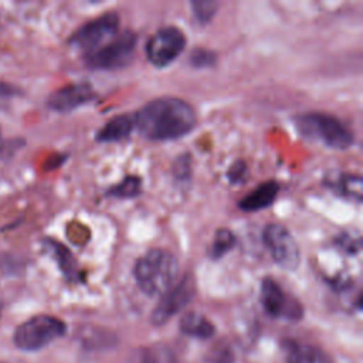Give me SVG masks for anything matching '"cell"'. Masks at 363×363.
Segmentation results:
<instances>
[{
    "label": "cell",
    "instance_id": "1",
    "mask_svg": "<svg viewBox=\"0 0 363 363\" xmlns=\"http://www.w3.org/2000/svg\"><path fill=\"white\" fill-rule=\"evenodd\" d=\"M135 116V128L149 140H173L191 132L197 116L191 105L180 98L162 96L147 102Z\"/></svg>",
    "mask_w": 363,
    "mask_h": 363
},
{
    "label": "cell",
    "instance_id": "19",
    "mask_svg": "<svg viewBox=\"0 0 363 363\" xmlns=\"http://www.w3.org/2000/svg\"><path fill=\"white\" fill-rule=\"evenodd\" d=\"M193 16L200 24H207L217 13L218 3L214 0H193L190 3Z\"/></svg>",
    "mask_w": 363,
    "mask_h": 363
},
{
    "label": "cell",
    "instance_id": "11",
    "mask_svg": "<svg viewBox=\"0 0 363 363\" xmlns=\"http://www.w3.org/2000/svg\"><path fill=\"white\" fill-rule=\"evenodd\" d=\"M95 98V91L86 82L69 84L48 96V106L57 112H71L81 105L91 102Z\"/></svg>",
    "mask_w": 363,
    "mask_h": 363
},
{
    "label": "cell",
    "instance_id": "10",
    "mask_svg": "<svg viewBox=\"0 0 363 363\" xmlns=\"http://www.w3.org/2000/svg\"><path fill=\"white\" fill-rule=\"evenodd\" d=\"M194 292V279L190 275H186L177 285H173L167 292L162 295V299L153 309L152 322L155 325L166 323L193 299Z\"/></svg>",
    "mask_w": 363,
    "mask_h": 363
},
{
    "label": "cell",
    "instance_id": "6",
    "mask_svg": "<svg viewBox=\"0 0 363 363\" xmlns=\"http://www.w3.org/2000/svg\"><path fill=\"white\" fill-rule=\"evenodd\" d=\"M118 28L119 16L109 11L79 27L69 38V44L86 55L111 41L118 34Z\"/></svg>",
    "mask_w": 363,
    "mask_h": 363
},
{
    "label": "cell",
    "instance_id": "8",
    "mask_svg": "<svg viewBox=\"0 0 363 363\" xmlns=\"http://www.w3.org/2000/svg\"><path fill=\"white\" fill-rule=\"evenodd\" d=\"M262 237L272 259L279 267L289 271L298 268L301 262V251L286 227L281 224H268L262 233Z\"/></svg>",
    "mask_w": 363,
    "mask_h": 363
},
{
    "label": "cell",
    "instance_id": "9",
    "mask_svg": "<svg viewBox=\"0 0 363 363\" xmlns=\"http://www.w3.org/2000/svg\"><path fill=\"white\" fill-rule=\"evenodd\" d=\"M261 303L264 311L272 318L295 320L299 319L303 312L301 303L291 298L272 278H265L261 282Z\"/></svg>",
    "mask_w": 363,
    "mask_h": 363
},
{
    "label": "cell",
    "instance_id": "21",
    "mask_svg": "<svg viewBox=\"0 0 363 363\" xmlns=\"http://www.w3.org/2000/svg\"><path fill=\"white\" fill-rule=\"evenodd\" d=\"M217 60L216 52L207 50V48H196L190 54V64L194 68H206V67H213Z\"/></svg>",
    "mask_w": 363,
    "mask_h": 363
},
{
    "label": "cell",
    "instance_id": "4",
    "mask_svg": "<svg viewBox=\"0 0 363 363\" xmlns=\"http://www.w3.org/2000/svg\"><path fill=\"white\" fill-rule=\"evenodd\" d=\"M136 44L138 37L133 31H122L98 50L84 55L85 64L92 69L105 71L125 68L133 60Z\"/></svg>",
    "mask_w": 363,
    "mask_h": 363
},
{
    "label": "cell",
    "instance_id": "18",
    "mask_svg": "<svg viewBox=\"0 0 363 363\" xmlns=\"http://www.w3.org/2000/svg\"><path fill=\"white\" fill-rule=\"evenodd\" d=\"M142 180L138 176H126L121 183L111 187L106 196L118 197V199H132L140 193Z\"/></svg>",
    "mask_w": 363,
    "mask_h": 363
},
{
    "label": "cell",
    "instance_id": "17",
    "mask_svg": "<svg viewBox=\"0 0 363 363\" xmlns=\"http://www.w3.org/2000/svg\"><path fill=\"white\" fill-rule=\"evenodd\" d=\"M235 235L228 228H218L214 234L213 242L210 245L211 259H220L235 245Z\"/></svg>",
    "mask_w": 363,
    "mask_h": 363
},
{
    "label": "cell",
    "instance_id": "20",
    "mask_svg": "<svg viewBox=\"0 0 363 363\" xmlns=\"http://www.w3.org/2000/svg\"><path fill=\"white\" fill-rule=\"evenodd\" d=\"M173 176L176 179V182L184 184V183H190L191 179V159L190 155H180L176 157L174 163H173Z\"/></svg>",
    "mask_w": 363,
    "mask_h": 363
},
{
    "label": "cell",
    "instance_id": "13",
    "mask_svg": "<svg viewBox=\"0 0 363 363\" xmlns=\"http://www.w3.org/2000/svg\"><path fill=\"white\" fill-rule=\"evenodd\" d=\"M135 129V116L122 113L118 116H113L109 119L104 128H101L96 133V140L102 143H111V142H119L132 133Z\"/></svg>",
    "mask_w": 363,
    "mask_h": 363
},
{
    "label": "cell",
    "instance_id": "5",
    "mask_svg": "<svg viewBox=\"0 0 363 363\" xmlns=\"http://www.w3.org/2000/svg\"><path fill=\"white\" fill-rule=\"evenodd\" d=\"M65 323L50 315H37L21 323L14 332V343L23 350H38L65 333Z\"/></svg>",
    "mask_w": 363,
    "mask_h": 363
},
{
    "label": "cell",
    "instance_id": "14",
    "mask_svg": "<svg viewBox=\"0 0 363 363\" xmlns=\"http://www.w3.org/2000/svg\"><path fill=\"white\" fill-rule=\"evenodd\" d=\"M326 184L336 191L337 194L354 200L357 203L362 201L363 194V180L359 174H349V173H337L326 180Z\"/></svg>",
    "mask_w": 363,
    "mask_h": 363
},
{
    "label": "cell",
    "instance_id": "3",
    "mask_svg": "<svg viewBox=\"0 0 363 363\" xmlns=\"http://www.w3.org/2000/svg\"><path fill=\"white\" fill-rule=\"evenodd\" d=\"M296 129L306 139L323 143L332 149H347L353 145V133L333 115L323 112L302 113L295 118Z\"/></svg>",
    "mask_w": 363,
    "mask_h": 363
},
{
    "label": "cell",
    "instance_id": "2",
    "mask_svg": "<svg viewBox=\"0 0 363 363\" xmlns=\"http://www.w3.org/2000/svg\"><path fill=\"white\" fill-rule=\"evenodd\" d=\"M179 274L176 257L162 248H153L142 255L133 267L139 288L150 296H162L173 285Z\"/></svg>",
    "mask_w": 363,
    "mask_h": 363
},
{
    "label": "cell",
    "instance_id": "16",
    "mask_svg": "<svg viewBox=\"0 0 363 363\" xmlns=\"http://www.w3.org/2000/svg\"><path fill=\"white\" fill-rule=\"evenodd\" d=\"M286 363H332V360L316 346L291 343Z\"/></svg>",
    "mask_w": 363,
    "mask_h": 363
},
{
    "label": "cell",
    "instance_id": "7",
    "mask_svg": "<svg viewBox=\"0 0 363 363\" xmlns=\"http://www.w3.org/2000/svg\"><path fill=\"white\" fill-rule=\"evenodd\" d=\"M184 33L174 27L166 26L159 28L146 43V57L157 68H164L172 64L186 47Z\"/></svg>",
    "mask_w": 363,
    "mask_h": 363
},
{
    "label": "cell",
    "instance_id": "15",
    "mask_svg": "<svg viewBox=\"0 0 363 363\" xmlns=\"http://www.w3.org/2000/svg\"><path fill=\"white\" fill-rule=\"evenodd\" d=\"M180 330L187 336L207 339L213 336L214 326L204 315L197 312H187L180 319Z\"/></svg>",
    "mask_w": 363,
    "mask_h": 363
},
{
    "label": "cell",
    "instance_id": "23",
    "mask_svg": "<svg viewBox=\"0 0 363 363\" xmlns=\"http://www.w3.org/2000/svg\"><path fill=\"white\" fill-rule=\"evenodd\" d=\"M3 147V138H1V130H0V150Z\"/></svg>",
    "mask_w": 363,
    "mask_h": 363
},
{
    "label": "cell",
    "instance_id": "12",
    "mask_svg": "<svg viewBox=\"0 0 363 363\" xmlns=\"http://www.w3.org/2000/svg\"><path fill=\"white\" fill-rule=\"evenodd\" d=\"M279 191V184L274 180L265 182L259 184L257 189H254L250 194L242 197L238 201V207L244 211H257L269 207Z\"/></svg>",
    "mask_w": 363,
    "mask_h": 363
},
{
    "label": "cell",
    "instance_id": "22",
    "mask_svg": "<svg viewBox=\"0 0 363 363\" xmlns=\"http://www.w3.org/2000/svg\"><path fill=\"white\" fill-rule=\"evenodd\" d=\"M247 173H248V169H247V163L244 160H235L230 169H228V180L235 184V183H242L244 179L247 177Z\"/></svg>",
    "mask_w": 363,
    "mask_h": 363
}]
</instances>
